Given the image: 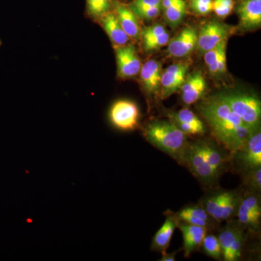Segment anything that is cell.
Listing matches in <instances>:
<instances>
[{
	"mask_svg": "<svg viewBox=\"0 0 261 261\" xmlns=\"http://www.w3.org/2000/svg\"><path fill=\"white\" fill-rule=\"evenodd\" d=\"M204 251L209 256L219 260L222 257L221 244L219 238L213 234L205 235L202 243Z\"/></svg>",
	"mask_w": 261,
	"mask_h": 261,
	"instance_id": "cell-26",
	"label": "cell"
},
{
	"mask_svg": "<svg viewBox=\"0 0 261 261\" xmlns=\"http://www.w3.org/2000/svg\"><path fill=\"white\" fill-rule=\"evenodd\" d=\"M237 12L240 28L250 31L260 27L261 0H241Z\"/></svg>",
	"mask_w": 261,
	"mask_h": 261,
	"instance_id": "cell-13",
	"label": "cell"
},
{
	"mask_svg": "<svg viewBox=\"0 0 261 261\" xmlns=\"http://www.w3.org/2000/svg\"><path fill=\"white\" fill-rule=\"evenodd\" d=\"M166 32H167V30L163 25L161 24H154L142 30L140 37L142 38V42H145Z\"/></svg>",
	"mask_w": 261,
	"mask_h": 261,
	"instance_id": "cell-32",
	"label": "cell"
},
{
	"mask_svg": "<svg viewBox=\"0 0 261 261\" xmlns=\"http://www.w3.org/2000/svg\"><path fill=\"white\" fill-rule=\"evenodd\" d=\"M189 61H179L168 66L161 75V96L166 99L181 89L190 68Z\"/></svg>",
	"mask_w": 261,
	"mask_h": 261,
	"instance_id": "cell-7",
	"label": "cell"
},
{
	"mask_svg": "<svg viewBox=\"0 0 261 261\" xmlns=\"http://www.w3.org/2000/svg\"><path fill=\"white\" fill-rule=\"evenodd\" d=\"M177 225V219L176 217H168L163 226L154 234L152 243V250L161 252H166L169 247L173 233Z\"/></svg>",
	"mask_w": 261,
	"mask_h": 261,
	"instance_id": "cell-20",
	"label": "cell"
},
{
	"mask_svg": "<svg viewBox=\"0 0 261 261\" xmlns=\"http://www.w3.org/2000/svg\"><path fill=\"white\" fill-rule=\"evenodd\" d=\"M214 0H189V8L198 16H206L213 11Z\"/></svg>",
	"mask_w": 261,
	"mask_h": 261,
	"instance_id": "cell-28",
	"label": "cell"
},
{
	"mask_svg": "<svg viewBox=\"0 0 261 261\" xmlns=\"http://www.w3.org/2000/svg\"><path fill=\"white\" fill-rule=\"evenodd\" d=\"M234 5V0H214L213 11L219 18L225 19L231 14Z\"/></svg>",
	"mask_w": 261,
	"mask_h": 261,
	"instance_id": "cell-29",
	"label": "cell"
},
{
	"mask_svg": "<svg viewBox=\"0 0 261 261\" xmlns=\"http://www.w3.org/2000/svg\"><path fill=\"white\" fill-rule=\"evenodd\" d=\"M113 8L122 29L128 37L133 39L140 38L142 32L140 18L130 9L129 7L120 3L118 0H113Z\"/></svg>",
	"mask_w": 261,
	"mask_h": 261,
	"instance_id": "cell-15",
	"label": "cell"
},
{
	"mask_svg": "<svg viewBox=\"0 0 261 261\" xmlns=\"http://www.w3.org/2000/svg\"><path fill=\"white\" fill-rule=\"evenodd\" d=\"M113 0H87V10L93 18H99L111 12Z\"/></svg>",
	"mask_w": 261,
	"mask_h": 261,
	"instance_id": "cell-24",
	"label": "cell"
},
{
	"mask_svg": "<svg viewBox=\"0 0 261 261\" xmlns=\"http://www.w3.org/2000/svg\"><path fill=\"white\" fill-rule=\"evenodd\" d=\"M181 99L187 106L194 104L205 95L207 82L202 72L195 71L187 75L181 87Z\"/></svg>",
	"mask_w": 261,
	"mask_h": 261,
	"instance_id": "cell-12",
	"label": "cell"
},
{
	"mask_svg": "<svg viewBox=\"0 0 261 261\" xmlns=\"http://www.w3.org/2000/svg\"><path fill=\"white\" fill-rule=\"evenodd\" d=\"M177 226L181 230L182 236H183L185 256H190L192 252L202 245L203 239L207 233V228L189 224L185 222L178 224Z\"/></svg>",
	"mask_w": 261,
	"mask_h": 261,
	"instance_id": "cell-17",
	"label": "cell"
},
{
	"mask_svg": "<svg viewBox=\"0 0 261 261\" xmlns=\"http://www.w3.org/2000/svg\"><path fill=\"white\" fill-rule=\"evenodd\" d=\"M228 39L219 43L217 46L204 53V61L206 66L208 68L209 72L212 75H216L217 73V65L220 57L224 51H226Z\"/></svg>",
	"mask_w": 261,
	"mask_h": 261,
	"instance_id": "cell-22",
	"label": "cell"
},
{
	"mask_svg": "<svg viewBox=\"0 0 261 261\" xmlns=\"http://www.w3.org/2000/svg\"><path fill=\"white\" fill-rule=\"evenodd\" d=\"M238 221L245 227L257 229L260 226V218L255 216L243 202H240L238 211Z\"/></svg>",
	"mask_w": 261,
	"mask_h": 261,
	"instance_id": "cell-23",
	"label": "cell"
},
{
	"mask_svg": "<svg viewBox=\"0 0 261 261\" xmlns=\"http://www.w3.org/2000/svg\"><path fill=\"white\" fill-rule=\"evenodd\" d=\"M184 163H187L192 173L205 183H213L219 175L204 159L197 142L189 144Z\"/></svg>",
	"mask_w": 261,
	"mask_h": 261,
	"instance_id": "cell-6",
	"label": "cell"
},
{
	"mask_svg": "<svg viewBox=\"0 0 261 261\" xmlns=\"http://www.w3.org/2000/svg\"><path fill=\"white\" fill-rule=\"evenodd\" d=\"M234 32L233 27L217 20H211L201 27L197 34V48L200 54L210 50L223 42Z\"/></svg>",
	"mask_w": 261,
	"mask_h": 261,
	"instance_id": "cell-5",
	"label": "cell"
},
{
	"mask_svg": "<svg viewBox=\"0 0 261 261\" xmlns=\"http://www.w3.org/2000/svg\"><path fill=\"white\" fill-rule=\"evenodd\" d=\"M196 142L206 162L220 175V173L224 171L227 160L223 151L214 144L207 141L200 140Z\"/></svg>",
	"mask_w": 261,
	"mask_h": 261,
	"instance_id": "cell-19",
	"label": "cell"
},
{
	"mask_svg": "<svg viewBox=\"0 0 261 261\" xmlns=\"http://www.w3.org/2000/svg\"><path fill=\"white\" fill-rule=\"evenodd\" d=\"M240 204L238 195L234 192H230L228 198L225 201L224 205L220 209L217 221H225L231 218L237 207Z\"/></svg>",
	"mask_w": 261,
	"mask_h": 261,
	"instance_id": "cell-27",
	"label": "cell"
},
{
	"mask_svg": "<svg viewBox=\"0 0 261 261\" xmlns=\"http://www.w3.org/2000/svg\"><path fill=\"white\" fill-rule=\"evenodd\" d=\"M158 5H161V0H134L128 7L134 13H137Z\"/></svg>",
	"mask_w": 261,
	"mask_h": 261,
	"instance_id": "cell-33",
	"label": "cell"
},
{
	"mask_svg": "<svg viewBox=\"0 0 261 261\" xmlns=\"http://www.w3.org/2000/svg\"><path fill=\"white\" fill-rule=\"evenodd\" d=\"M234 154L239 163L247 171L261 167V132L260 128L250 136L245 145Z\"/></svg>",
	"mask_w": 261,
	"mask_h": 261,
	"instance_id": "cell-9",
	"label": "cell"
},
{
	"mask_svg": "<svg viewBox=\"0 0 261 261\" xmlns=\"http://www.w3.org/2000/svg\"><path fill=\"white\" fill-rule=\"evenodd\" d=\"M146 140L178 162L184 163L188 147L187 135L172 121H158L146 125L143 132Z\"/></svg>",
	"mask_w": 261,
	"mask_h": 261,
	"instance_id": "cell-2",
	"label": "cell"
},
{
	"mask_svg": "<svg viewBox=\"0 0 261 261\" xmlns=\"http://www.w3.org/2000/svg\"><path fill=\"white\" fill-rule=\"evenodd\" d=\"M111 123L118 129L133 130L140 120L138 106L129 99H119L113 103L109 111Z\"/></svg>",
	"mask_w": 261,
	"mask_h": 261,
	"instance_id": "cell-4",
	"label": "cell"
},
{
	"mask_svg": "<svg viewBox=\"0 0 261 261\" xmlns=\"http://www.w3.org/2000/svg\"><path fill=\"white\" fill-rule=\"evenodd\" d=\"M161 11H162L161 5H158V6L147 8V9L140 10V11L135 13L139 18L142 19V20H152L157 18Z\"/></svg>",
	"mask_w": 261,
	"mask_h": 261,
	"instance_id": "cell-35",
	"label": "cell"
},
{
	"mask_svg": "<svg viewBox=\"0 0 261 261\" xmlns=\"http://www.w3.org/2000/svg\"><path fill=\"white\" fill-rule=\"evenodd\" d=\"M222 257L226 261H237L241 257L244 244L243 233L234 227L223 230L219 237Z\"/></svg>",
	"mask_w": 261,
	"mask_h": 261,
	"instance_id": "cell-10",
	"label": "cell"
},
{
	"mask_svg": "<svg viewBox=\"0 0 261 261\" xmlns=\"http://www.w3.org/2000/svg\"><path fill=\"white\" fill-rule=\"evenodd\" d=\"M170 118L171 121L187 136L202 135L205 132L203 122L188 108H183L177 113H170Z\"/></svg>",
	"mask_w": 261,
	"mask_h": 261,
	"instance_id": "cell-14",
	"label": "cell"
},
{
	"mask_svg": "<svg viewBox=\"0 0 261 261\" xmlns=\"http://www.w3.org/2000/svg\"><path fill=\"white\" fill-rule=\"evenodd\" d=\"M187 5L185 0H175L172 4L162 9L163 17L166 23L172 27H177L187 14Z\"/></svg>",
	"mask_w": 261,
	"mask_h": 261,
	"instance_id": "cell-21",
	"label": "cell"
},
{
	"mask_svg": "<svg viewBox=\"0 0 261 261\" xmlns=\"http://www.w3.org/2000/svg\"><path fill=\"white\" fill-rule=\"evenodd\" d=\"M247 185L255 192L261 189V167L249 171L247 175Z\"/></svg>",
	"mask_w": 261,
	"mask_h": 261,
	"instance_id": "cell-31",
	"label": "cell"
},
{
	"mask_svg": "<svg viewBox=\"0 0 261 261\" xmlns=\"http://www.w3.org/2000/svg\"><path fill=\"white\" fill-rule=\"evenodd\" d=\"M200 110L216 138L231 154L236 153L255 130L244 123L217 96L204 102Z\"/></svg>",
	"mask_w": 261,
	"mask_h": 261,
	"instance_id": "cell-1",
	"label": "cell"
},
{
	"mask_svg": "<svg viewBox=\"0 0 261 261\" xmlns=\"http://www.w3.org/2000/svg\"><path fill=\"white\" fill-rule=\"evenodd\" d=\"M197 30L193 27H185L178 35L168 42V56L173 58L189 56L197 47Z\"/></svg>",
	"mask_w": 261,
	"mask_h": 261,
	"instance_id": "cell-11",
	"label": "cell"
},
{
	"mask_svg": "<svg viewBox=\"0 0 261 261\" xmlns=\"http://www.w3.org/2000/svg\"><path fill=\"white\" fill-rule=\"evenodd\" d=\"M162 258L161 259V261H175L176 260V252H173L172 254H168L167 252H162Z\"/></svg>",
	"mask_w": 261,
	"mask_h": 261,
	"instance_id": "cell-36",
	"label": "cell"
},
{
	"mask_svg": "<svg viewBox=\"0 0 261 261\" xmlns=\"http://www.w3.org/2000/svg\"><path fill=\"white\" fill-rule=\"evenodd\" d=\"M140 73L142 86L146 92L149 95L160 93L162 75L161 63L155 60H149L142 65Z\"/></svg>",
	"mask_w": 261,
	"mask_h": 261,
	"instance_id": "cell-16",
	"label": "cell"
},
{
	"mask_svg": "<svg viewBox=\"0 0 261 261\" xmlns=\"http://www.w3.org/2000/svg\"><path fill=\"white\" fill-rule=\"evenodd\" d=\"M176 215H190V216H194V217L205 220L207 221H209V218H210L205 209L197 207V206L185 207L179 212H178Z\"/></svg>",
	"mask_w": 261,
	"mask_h": 261,
	"instance_id": "cell-34",
	"label": "cell"
},
{
	"mask_svg": "<svg viewBox=\"0 0 261 261\" xmlns=\"http://www.w3.org/2000/svg\"><path fill=\"white\" fill-rule=\"evenodd\" d=\"M217 97L224 101L247 126L254 130L260 128L261 102L256 96L242 92H222Z\"/></svg>",
	"mask_w": 261,
	"mask_h": 261,
	"instance_id": "cell-3",
	"label": "cell"
},
{
	"mask_svg": "<svg viewBox=\"0 0 261 261\" xmlns=\"http://www.w3.org/2000/svg\"><path fill=\"white\" fill-rule=\"evenodd\" d=\"M230 192H221L211 196L206 201L205 210L210 217L214 220H217L220 209L221 206L224 205L225 201L226 200Z\"/></svg>",
	"mask_w": 261,
	"mask_h": 261,
	"instance_id": "cell-25",
	"label": "cell"
},
{
	"mask_svg": "<svg viewBox=\"0 0 261 261\" xmlns=\"http://www.w3.org/2000/svg\"><path fill=\"white\" fill-rule=\"evenodd\" d=\"M118 74L122 79H130L140 73L142 63L135 46L126 44L116 47Z\"/></svg>",
	"mask_w": 261,
	"mask_h": 261,
	"instance_id": "cell-8",
	"label": "cell"
},
{
	"mask_svg": "<svg viewBox=\"0 0 261 261\" xmlns=\"http://www.w3.org/2000/svg\"><path fill=\"white\" fill-rule=\"evenodd\" d=\"M170 41V35L168 32L163 33L157 37L152 38L143 42L144 49L145 51H153L159 48L167 45Z\"/></svg>",
	"mask_w": 261,
	"mask_h": 261,
	"instance_id": "cell-30",
	"label": "cell"
},
{
	"mask_svg": "<svg viewBox=\"0 0 261 261\" xmlns=\"http://www.w3.org/2000/svg\"><path fill=\"white\" fill-rule=\"evenodd\" d=\"M103 28L114 44L115 47H121L128 44L129 37L122 29L116 13H109L101 17Z\"/></svg>",
	"mask_w": 261,
	"mask_h": 261,
	"instance_id": "cell-18",
	"label": "cell"
}]
</instances>
